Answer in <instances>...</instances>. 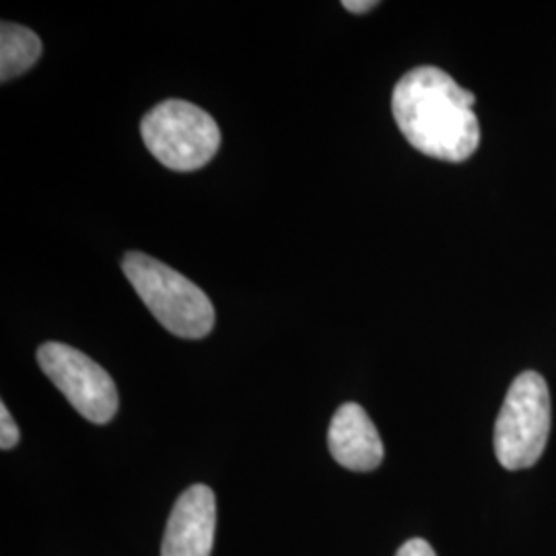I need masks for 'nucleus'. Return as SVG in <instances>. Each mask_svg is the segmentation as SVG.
Here are the masks:
<instances>
[{"label": "nucleus", "instance_id": "obj_2", "mask_svg": "<svg viewBox=\"0 0 556 556\" xmlns=\"http://www.w3.org/2000/svg\"><path fill=\"white\" fill-rule=\"evenodd\" d=\"M122 270L149 312L172 334L199 340L213 330V303L190 278L142 252L126 254Z\"/></svg>", "mask_w": 556, "mask_h": 556}, {"label": "nucleus", "instance_id": "obj_10", "mask_svg": "<svg viewBox=\"0 0 556 556\" xmlns=\"http://www.w3.org/2000/svg\"><path fill=\"white\" fill-rule=\"evenodd\" d=\"M396 556H438L433 546L429 542H425L422 538H415V540H408L406 544L400 546Z\"/></svg>", "mask_w": 556, "mask_h": 556}, {"label": "nucleus", "instance_id": "obj_8", "mask_svg": "<svg viewBox=\"0 0 556 556\" xmlns=\"http://www.w3.org/2000/svg\"><path fill=\"white\" fill-rule=\"evenodd\" d=\"M41 54V40L36 31L17 25L2 23L0 27V80L15 79L29 71Z\"/></svg>", "mask_w": 556, "mask_h": 556}, {"label": "nucleus", "instance_id": "obj_7", "mask_svg": "<svg viewBox=\"0 0 556 556\" xmlns=\"http://www.w3.org/2000/svg\"><path fill=\"white\" fill-rule=\"evenodd\" d=\"M328 450L338 464L353 472H371L383 459V443L363 406L346 402L328 429Z\"/></svg>", "mask_w": 556, "mask_h": 556}, {"label": "nucleus", "instance_id": "obj_6", "mask_svg": "<svg viewBox=\"0 0 556 556\" xmlns=\"http://www.w3.org/2000/svg\"><path fill=\"white\" fill-rule=\"evenodd\" d=\"M217 528V498L206 484L179 495L167 521L161 556H211Z\"/></svg>", "mask_w": 556, "mask_h": 556}, {"label": "nucleus", "instance_id": "obj_1", "mask_svg": "<svg viewBox=\"0 0 556 556\" xmlns=\"http://www.w3.org/2000/svg\"><path fill=\"white\" fill-rule=\"evenodd\" d=\"M477 98L438 66H418L397 80L392 114L400 132L417 151L459 163L475 155L480 126Z\"/></svg>", "mask_w": 556, "mask_h": 556}, {"label": "nucleus", "instance_id": "obj_3", "mask_svg": "<svg viewBox=\"0 0 556 556\" xmlns=\"http://www.w3.org/2000/svg\"><path fill=\"white\" fill-rule=\"evenodd\" d=\"M140 135L161 165L174 172H197L217 155L219 124L199 105L167 100L155 105L142 122Z\"/></svg>", "mask_w": 556, "mask_h": 556}, {"label": "nucleus", "instance_id": "obj_4", "mask_svg": "<svg viewBox=\"0 0 556 556\" xmlns=\"http://www.w3.org/2000/svg\"><path fill=\"white\" fill-rule=\"evenodd\" d=\"M551 394L536 371L519 374L495 422V454L507 470L534 466L551 435Z\"/></svg>", "mask_w": 556, "mask_h": 556}, {"label": "nucleus", "instance_id": "obj_9", "mask_svg": "<svg viewBox=\"0 0 556 556\" xmlns=\"http://www.w3.org/2000/svg\"><path fill=\"white\" fill-rule=\"evenodd\" d=\"M20 429H17L15 420L11 417L9 408L4 404H0V447L4 452L13 450L20 443Z\"/></svg>", "mask_w": 556, "mask_h": 556}, {"label": "nucleus", "instance_id": "obj_11", "mask_svg": "<svg viewBox=\"0 0 556 556\" xmlns=\"http://www.w3.org/2000/svg\"><path fill=\"white\" fill-rule=\"evenodd\" d=\"M342 7H344L346 11H351V13H367V11L376 9V7H378V2H374V0H361V2H355V0H344V2H342Z\"/></svg>", "mask_w": 556, "mask_h": 556}, {"label": "nucleus", "instance_id": "obj_5", "mask_svg": "<svg viewBox=\"0 0 556 556\" xmlns=\"http://www.w3.org/2000/svg\"><path fill=\"white\" fill-rule=\"evenodd\" d=\"M38 363L80 417L96 425H105L116 417V383L93 358L68 344L46 342L38 349Z\"/></svg>", "mask_w": 556, "mask_h": 556}]
</instances>
